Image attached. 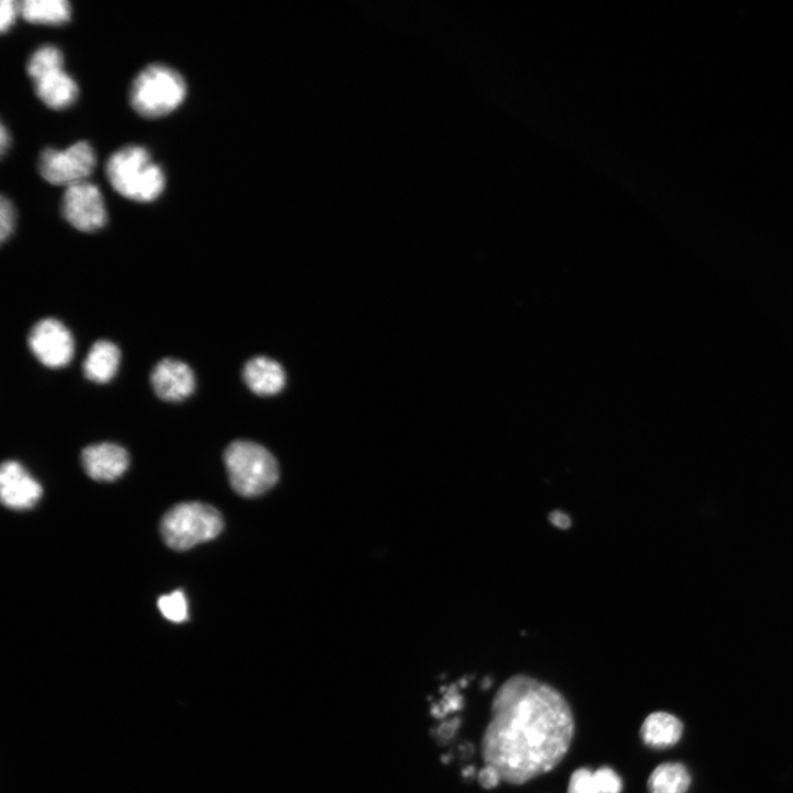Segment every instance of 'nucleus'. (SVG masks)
I'll return each mask as SVG.
<instances>
[{
  "label": "nucleus",
  "instance_id": "obj_25",
  "mask_svg": "<svg viewBox=\"0 0 793 793\" xmlns=\"http://www.w3.org/2000/svg\"><path fill=\"white\" fill-rule=\"evenodd\" d=\"M462 706V696L458 695L454 690H451L450 694L445 696L444 702L441 704V706H438L433 713L435 716L441 717L449 712L461 710Z\"/></svg>",
  "mask_w": 793,
  "mask_h": 793
},
{
  "label": "nucleus",
  "instance_id": "obj_19",
  "mask_svg": "<svg viewBox=\"0 0 793 793\" xmlns=\"http://www.w3.org/2000/svg\"><path fill=\"white\" fill-rule=\"evenodd\" d=\"M158 607L161 614L172 623H183L189 618L188 601L181 591L161 597Z\"/></svg>",
  "mask_w": 793,
  "mask_h": 793
},
{
  "label": "nucleus",
  "instance_id": "obj_12",
  "mask_svg": "<svg viewBox=\"0 0 793 793\" xmlns=\"http://www.w3.org/2000/svg\"><path fill=\"white\" fill-rule=\"evenodd\" d=\"M247 387L259 396H274L286 384L283 366L268 358H254L247 362L242 372Z\"/></svg>",
  "mask_w": 793,
  "mask_h": 793
},
{
  "label": "nucleus",
  "instance_id": "obj_18",
  "mask_svg": "<svg viewBox=\"0 0 793 793\" xmlns=\"http://www.w3.org/2000/svg\"><path fill=\"white\" fill-rule=\"evenodd\" d=\"M27 71L34 82L64 71V55L55 46L41 47L31 57Z\"/></svg>",
  "mask_w": 793,
  "mask_h": 793
},
{
  "label": "nucleus",
  "instance_id": "obj_29",
  "mask_svg": "<svg viewBox=\"0 0 793 793\" xmlns=\"http://www.w3.org/2000/svg\"><path fill=\"white\" fill-rule=\"evenodd\" d=\"M490 683H491V681H490L488 678L485 679L484 684H483V688H484V689H488V688L490 687Z\"/></svg>",
  "mask_w": 793,
  "mask_h": 793
},
{
  "label": "nucleus",
  "instance_id": "obj_10",
  "mask_svg": "<svg viewBox=\"0 0 793 793\" xmlns=\"http://www.w3.org/2000/svg\"><path fill=\"white\" fill-rule=\"evenodd\" d=\"M151 386L156 395L169 403H179L189 398L195 388L192 370L183 362L165 359L152 370Z\"/></svg>",
  "mask_w": 793,
  "mask_h": 793
},
{
  "label": "nucleus",
  "instance_id": "obj_26",
  "mask_svg": "<svg viewBox=\"0 0 793 793\" xmlns=\"http://www.w3.org/2000/svg\"><path fill=\"white\" fill-rule=\"evenodd\" d=\"M551 521L558 528L567 529L571 525V519L569 516L562 511H554L551 514Z\"/></svg>",
  "mask_w": 793,
  "mask_h": 793
},
{
  "label": "nucleus",
  "instance_id": "obj_21",
  "mask_svg": "<svg viewBox=\"0 0 793 793\" xmlns=\"http://www.w3.org/2000/svg\"><path fill=\"white\" fill-rule=\"evenodd\" d=\"M16 211L13 203L7 197L2 196L0 200V240L5 242L13 234L15 229Z\"/></svg>",
  "mask_w": 793,
  "mask_h": 793
},
{
  "label": "nucleus",
  "instance_id": "obj_15",
  "mask_svg": "<svg viewBox=\"0 0 793 793\" xmlns=\"http://www.w3.org/2000/svg\"><path fill=\"white\" fill-rule=\"evenodd\" d=\"M120 363L121 351L117 345L105 340L98 341L84 361L83 373L91 382L106 384L115 377Z\"/></svg>",
  "mask_w": 793,
  "mask_h": 793
},
{
  "label": "nucleus",
  "instance_id": "obj_6",
  "mask_svg": "<svg viewBox=\"0 0 793 793\" xmlns=\"http://www.w3.org/2000/svg\"><path fill=\"white\" fill-rule=\"evenodd\" d=\"M95 167L97 155L88 141H79L66 150L47 148L38 162L39 173L48 183L68 188L84 182Z\"/></svg>",
  "mask_w": 793,
  "mask_h": 793
},
{
  "label": "nucleus",
  "instance_id": "obj_28",
  "mask_svg": "<svg viewBox=\"0 0 793 793\" xmlns=\"http://www.w3.org/2000/svg\"><path fill=\"white\" fill-rule=\"evenodd\" d=\"M10 144H11L10 134H9L5 125L2 124V129H0V150H2L3 156L8 151Z\"/></svg>",
  "mask_w": 793,
  "mask_h": 793
},
{
  "label": "nucleus",
  "instance_id": "obj_11",
  "mask_svg": "<svg viewBox=\"0 0 793 793\" xmlns=\"http://www.w3.org/2000/svg\"><path fill=\"white\" fill-rule=\"evenodd\" d=\"M81 461L87 474L98 482H114L129 466L128 452L114 443H99L82 451Z\"/></svg>",
  "mask_w": 793,
  "mask_h": 793
},
{
  "label": "nucleus",
  "instance_id": "obj_9",
  "mask_svg": "<svg viewBox=\"0 0 793 793\" xmlns=\"http://www.w3.org/2000/svg\"><path fill=\"white\" fill-rule=\"evenodd\" d=\"M42 485L16 461H7L0 469V497L10 509L27 510L43 496Z\"/></svg>",
  "mask_w": 793,
  "mask_h": 793
},
{
  "label": "nucleus",
  "instance_id": "obj_22",
  "mask_svg": "<svg viewBox=\"0 0 793 793\" xmlns=\"http://www.w3.org/2000/svg\"><path fill=\"white\" fill-rule=\"evenodd\" d=\"M600 793H622L623 780L611 767H602L594 772Z\"/></svg>",
  "mask_w": 793,
  "mask_h": 793
},
{
  "label": "nucleus",
  "instance_id": "obj_23",
  "mask_svg": "<svg viewBox=\"0 0 793 793\" xmlns=\"http://www.w3.org/2000/svg\"><path fill=\"white\" fill-rule=\"evenodd\" d=\"M2 16H0V31L7 34L15 24L20 11V4L14 0H3L2 8H0Z\"/></svg>",
  "mask_w": 793,
  "mask_h": 793
},
{
  "label": "nucleus",
  "instance_id": "obj_13",
  "mask_svg": "<svg viewBox=\"0 0 793 793\" xmlns=\"http://www.w3.org/2000/svg\"><path fill=\"white\" fill-rule=\"evenodd\" d=\"M683 729V724L677 716L667 712H655L644 721L639 734L648 748L661 750L676 746Z\"/></svg>",
  "mask_w": 793,
  "mask_h": 793
},
{
  "label": "nucleus",
  "instance_id": "obj_3",
  "mask_svg": "<svg viewBox=\"0 0 793 793\" xmlns=\"http://www.w3.org/2000/svg\"><path fill=\"white\" fill-rule=\"evenodd\" d=\"M224 463L233 489L243 497L262 495L280 479V466L274 455L251 441L230 443L224 452Z\"/></svg>",
  "mask_w": 793,
  "mask_h": 793
},
{
  "label": "nucleus",
  "instance_id": "obj_2",
  "mask_svg": "<svg viewBox=\"0 0 793 793\" xmlns=\"http://www.w3.org/2000/svg\"><path fill=\"white\" fill-rule=\"evenodd\" d=\"M106 175L118 194L139 203L156 201L166 188L163 170L141 146L114 152L106 163Z\"/></svg>",
  "mask_w": 793,
  "mask_h": 793
},
{
  "label": "nucleus",
  "instance_id": "obj_20",
  "mask_svg": "<svg viewBox=\"0 0 793 793\" xmlns=\"http://www.w3.org/2000/svg\"><path fill=\"white\" fill-rule=\"evenodd\" d=\"M568 793H600L594 772L589 768L577 769L571 774Z\"/></svg>",
  "mask_w": 793,
  "mask_h": 793
},
{
  "label": "nucleus",
  "instance_id": "obj_16",
  "mask_svg": "<svg viewBox=\"0 0 793 793\" xmlns=\"http://www.w3.org/2000/svg\"><path fill=\"white\" fill-rule=\"evenodd\" d=\"M22 18L36 25L63 26L71 21L72 9L67 0H25L20 3Z\"/></svg>",
  "mask_w": 793,
  "mask_h": 793
},
{
  "label": "nucleus",
  "instance_id": "obj_24",
  "mask_svg": "<svg viewBox=\"0 0 793 793\" xmlns=\"http://www.w3.org/2000/svg\"><path fill=\"white\" fill-rule=\"evenodd\" d=\"M477 779L483 788L492 789L499 784L501 775L495 767L485 764V767L478 772Z\"/></svg>",
  "mask_w": 793,
  "mask_h": 793
},
{
  "label": "nucleus",
  "instance_id": "obj_7",
  "mask_svg": "<svg viewBox=\"0 0 793 793\" xmlns=\"http://www.w3.org/2000/svg\"><path fill=\"white\" fill-rule=\"evenodd\" d=\"M61 212L71 226L84 233L103 228L107 220L102 192L97 185L87 181L67 188Z\"/></svg>",
  "mask_w": 793,
  "mask_h": 793
},
{
  "label": "nucleus",
  "instance_id": "obj_14",
  "mask_svg": "<svg viewBox=\"0 0 793 793\" xmlns=\"http://www.w3.org/2000/svg\"><path fill=\"white\" fill-rule=\"evenodd\" d=\"M35 88L39 100L55 111L72 106L79 98L77 82L64 71L35 82Z\"/></svg>",
  "mask_w": 793,
  "mask_h": 793
},
{
  "label": "nucleus",
  "instance_id": "obj_8",
  "mask_svg": "<svg viewBox=\"0 0 793 793\" xmlns=\"http://www.w3.org/2000/svg\"><path fill=\"white\" fill-rule=\"evenodd\" d=\"M30 348L36 359L49 369H63L75 355V340L68 328L56 319H44L31 331Z\"/></svg>",
  "mask_w": 793,
  "mask_h": 793
},
{
  "label": "nucleus",
  "instance_id": "obj_1",
  "mask_svg": "<svg viewBox=\"0 0 793 793\" xmlns=\"http://www.w3.org/2000/svg\"><path fill=\"white\" fill-rule=\"evenodd\" d=\"M576 730L573 709L554 687L517 675L496 692L480 744L485 764L501 780L523 784L554 770L567 756Z\"/></svg>",
  "mask_w": 793,
  "mask_h": 793
},
{
  "label": "nucleus",
  "instance_id": "obj_27",
  "mask_svg": "<svg viewBox=\"0 0 793 793\" xmlns=\"http://www.w3.org/2000/svg\"><path fill=\"white\" fill-rule=\"evenodd\" d=\"M458 725L460 720L457 718L453 720L452 722H446L440 727L439 733L443 738H451L457 729Z\"/></svg>",
  "mask_w": 793,
  "mask_h": 793
},
{
  "label": "nucleus",
  "instance_id": "obj_17",
  "mask_svg": "<svg viewBox=\"0 0 793 793\" xmlns=\"http://www.w3.org/2000/svg\"><path fill=\"white\" fill-rule=\"evenodd\" d=\"M692 782L689 769L681 762H664L649 775L648 793H686Z\"/></svg>",
  "mask_w": 793,
  "mask_h": 793
},
{
  "label": "nucleus",
  "instance_id": "obj_4",
  "mask_svg": "<svg viewBox=\"0 0 793 793\" xmlns=\"http://www.w3.org/2000/svg\"><path fill=\"white\" fill-rule=\"evenodd\" d=\"M186 92V83L178 71L165 65H151L135 78L129 102L137 114L155 120L179 109Z\"/></svg>",
  "mask_w": 793,
  "mask_h": 793
},
{
  "label": "nucleus",
  "instance_id": "obj_5",
  "mask_svg": "<svg viewBox=\"0 0 793 793\" xmlns=\"http://www.w3.org/2000/svg\"><path fill=\"white\" fill-rule=\"evenodd\" d=\"M223 528V517L214 507L202 502H182L166 512L160 533L169 548L185 552L215 540Z\"/></svg>",
  "mask_w": 793,
  "mask_h": 793
}]
</instances>
